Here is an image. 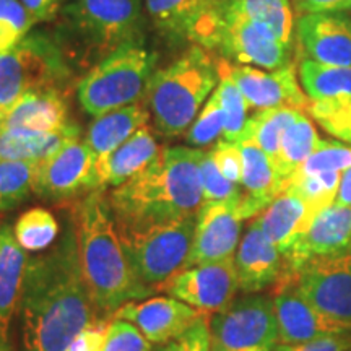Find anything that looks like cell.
Listing matches in <instances>:
<instances>
[{
  "mask_svg": "<svg viewBox=\"0 0 351 351\" xmlns=\"http://www.w3.org/2000/svg\"><path fill=\"white\" fill-rule=\"evenodd\" d=\"M234 267L239 289L245 295L263 291L276 285L283 274V256L267 238L256 219L241 239L234 256Z\"/></svg>",
  "mask_w": 351,
  "mask_h": 351,
  "instance_id": "obj_20",
  "label": "cell"
},
{
  "mask_svg": "<svg viewBox=\"0 0 351 351\" xmlns=\"http://www.w3.org/2000/svg\"><path fill=\"white\" fill-rule=\"evenodd\" d=\"M72 78V69L54 36L28 34L19 46L0 56V121L25 95L59 90Z\"/></svg>",
  "mask_w": 351,
  "mask_h": 351,
  "instance_id": "obj_8",
  "label": "cell"
},
{
  "mask_svg": "<svg viewBox=\"0 0 351 351\" xmlns=\"http://www.w3.org/2000/svg\"><path fill=\"white\" fill-rule=\"evenodd\" d=\"M210 345L212 351H274L278 345L274 298L251 293L210 317Z\"/></svg>",
  "mask_w": 351,
  "mask_h": 351,
  "instance_id": "obj_9",
  "label": "cell"
},
{
  "mask_svg": "<svg viewBox=\"0 0 351 351\" xmlns=\"http://www.w3.org/2000/svg\"><path fill=\"white\" fill-rule=\"evenodd\" d=\"M19 311L23 351H67L101 319L88 295L72 221L49 252L28 258Z\"/></svg>",
  "mask_w": 351,
  "mask_h": 351,
  "instance_id": "obj_1",
  "label": "cell"
},
{
  "mask_svg": "<svg viewBox=\"0 0 351 351\" xmlns=\"http://www.w3.org/2000/svg\"><path fill=\"white\" fill-rule=\"evenodd\" d=\"M28 256L16 243L13 228L0 221V343L10 341L12 320L20 306Z\"/></svg>",
  "mask_w": 351,
  "mask_h": 351,
  "instance_id": "obj_23",
  "label": "cell"
},
{
  "mask_svg": "<svg viewBox=\"0 0 351 351\" xmlns=\"http://www.w3.org/2000/svg\"><path fill=\"white\" fill-rule=\"evenodd\" d=\"M298 38L307 59L351 67V19L345 13H306L298 21Z\"/></svg>",
  "mask_w": 351,
  "mask_h": 351,
  "instance_id": "obj_19",
  "label": "cell"
},
{
  "mask_svg": "<svg viewBox=\"0 0 351 351\" xmlns=\"http://www.w3.org/2000/svg\"><path fill=\"white\" fill-rule=\"evenodd\" d=\"M223 29L217 49L238 64H252L267 70H278L289 64L287 44L275 38L269 28L226 10L221 0Z\"/></svg>",
  "mask_w": 351,
  "mask_h": 351,
  "instance_id": "obj_15",
  "label": "cell"
},
{
  "mask_svg": "<svg viewBox=\"0 0 351 351\" xmlns=\"http://www.w3.org/2000/svg\"><path fill=\"white\" fill-rule=\"evenodd\" d=\"M152 345V341L129 320L112 319L101 351H153Z\"/></svg>",
  "mask_w": 351,
  "mask_h": 351,
  "instance_id": "obj_42",
  "label": "cell"
},
{
  "mask_svg": "<svg viewBox=\"0 0 351 351\" xmlns=\"http://www.w3.org/2000/svg\"><path fill=\"white\" fill-rule=\"evenodd\" d=\"M156 64L155 52L142 44L124 46L101 60L77 85L83 111L98 117L112 109L129 106L147 93Z\"/></svg>",
  "mask_w": 351,
  "mask_h": 351,
  "instance_id": "obj_7",
  "label": "cell"
},
{
  "mask_svg": "<svg viewBox=\"0 0 351 351\" xmlns=\"http://www.w3.org/2000/svg\"><path fill=\"white\" fill-rule=\"evenodd\" d=\"M33 25V16L20 0H0V56L19 46Z\"/></svg>",
  "mask_w": 351,
  "mask_h": 351,
  "instance_id": "obj_37",
  "label": "cell"
},
{
  "mask_svg": "<svg viewBox=\"0 0 351 351\" xmlns=\"http://www.w3.org/2000/svg\"><path fill=\"white\" fill-rule=\"evenodd\" d=\"M335 204L341 205V207H351V168L341 173Z\"/></svg>",
  "mask_w": 351,
  "mask_h": 351,
  "instance_id": "obj_49",
  "label": "cell"
},
{
  "mask_svg": "<svg viewBox=\"0 0 351 351\" xmlns=\"http://www.w3.org/2000/svg\"><path fill=\"white\" fill-rule=\"evenodd\" d=\"M351 348V332L322 337L300 345H276L274 351H346Z\"/></svg>",
  "mask_w": 351,
  "mask_h": 351,
  "instance_id": "obj_45",
  "label": "cell"
},
{
  "mask_svg": "<svg viewBox=\"0 0 351 351\" xmlns=\"http://www.w3.org/2000/svg\"><path fill=\"white\" fill-rule=\"evenodd\" d=\"M13 234L26 252H41L57 239L59 223L49 210L32 208L16 219Z\"/></svg>",
  "mask_w": 351,
  "mask_h": 351,
  "instance_id": "obj_35",
  "label": "cell"
},
{
  "mask_svg": "<svg viewBox=\"0 0 351 351\" xmlns=\"http://www.w3.org/2000/svg\"><path fill=\"white\" fill-rule=\"evenodd\" d=\"M75 137H80L75 122L56 132L0 130V161H44Z\"/></svg>",
  "mask_w": 351,
  "mask_h": 351,
  "instance_id": "obj_27",
  "label": "cell"
},
{
  "mask_svg": "<svg viewBox=\"0 0 351 351\" xmlns=\"http://www.w3.org/2000/svg\"><path fill=\"white\" fill-rule=\"evenodd\" d=\"M41 161H0V212L19 207L34 192Z\"/></svg>",
  "mask_w": 351,
  "mask_h": 351,
  "instance_id": "obj_34",
  "label": "cell"
},
{
  "mask_svg": "<svg viewBox=\"0 0 351 351\" xmlns=\"http://www.w3.org/2000/svg\"><path fill=\"white\" fill-rule=\"evenodd\" d=\"M239 204L241 202H204L197 213L194 243L187 267L234 258L244 221L239 213Z\"/></svg>",
  "mask_w": 351,
  "mask_h": 351,
  "instance_id": "obj_16",
  "label": "cell"
},
{
  "mask_svg": "<svg viewBox=\"0 0 351 351\" xmlns=\"http://www.w3.org/2000/svg\"><path fill=\"white\" fill-rule=\"evenodd\" d=\"M351 249V207L332 204L315 215L304 234L283 256L282 275H295L313 258L335 256Z\"/></svg>",
  "mask_w": 351,
  "mask_h": 351,
  "instance_id": "obj_17",
  "label": "cell"
},
{
  "mask_svg": "<svg viewBox=\"0 0 351 351\" xmlns=\"http://www.w3.org/2000/svg\"><path fill=\"white\" fill-rule=\"evenodd\" d=\"M243 156V200L239 213L243 219L261 215L269 205L285 192V182L276 173L275 163L252 140H239Z\"/></svg>",
  "mask_w": 351,
  "mask_h": 351,
  "instance_id": "obj_21",
  "label": "cell"
},
{
  "mask_svg": "<svg viewBox=\"0 0 351 351\" xmlns=\"http://www.w3.org/2000/svg\"><path fill=\"white\" fill-rule=\"evenodd\" d=\"M150 111L145 104H129L95 117L88 127L85 142L93 152L96 163H101L150 121Z\"/></svg>",
  "mask_w": 351,
  "mask_h": 351,
  "instance_id": "obj_25",
  "label": "cell"
},
{
  "mask_svg": "<svg viewBox=\"0 0 351 351\" xmlns=\"http://www.w3.org/2000/svg\"><path fill=\"white\" fill-rule=\"evenodd\" d=\"M215 165L218 166L219 173H221L228 181L239 186L243 181V156L238 143L221 140L210 150Z\"/></svg>",
  "mask_w": 351,
  "mask_h": 351,
  "instance_id": "obj_43",
  "label": "cell"
},
{
  "mask_svg": "<svg viewBox=\"0 0 351 351\" xmlns=\"http://www.w3.org/2000/svg\"><path fill=\"white\" fill-rule=\"evenodd\" d=\"M199 174L202 192H204L205 202H241L243 200V191L228 181V179L219 173L218 166L215 165L212 153L202 152Z\"/></svg>",
  "mask_w": 351,
  "mask_h": 351,
  "instance_id": "obj_40",
  "label": "cell"
},
{
  "mask_svg": "<svg viewBox=\"0 0 351 351\" xmlns=\"http://www.w3.org/2000/svg\"><path fill=\"white\" fill-rule=\"evenodd\" d=\"M219 0H145L148 16L161 33L173 39H189L191 29Z\"/></svg>",
  "mask_w": 351,
  "mask_h": 351,
  "instance_id": "obj_28",
  "label": "cell"
},
{
  "mask_svg": "<svg viewBox=\"0 0 351 351\" xmlns=\"http://www.w3.org/2000/svg\"><path fill=\"white\" fill-rule=\"evenodd\" d=\"M313 213L300 197L285 191L256 218L267 238L282 256L291 251L298 239L313 223Z\"/></svg>",
  "mask_w": 351,
  "mask_h": 351,
  "instance_id": "obj_26",
  "label": "cell"
},
{
  "mask_svg": "<svg viewBox=\"0 0 351 351\" xmlns=\"http://www.w3.org/2000/svg\"><path fill=\"white\" fill-rule=\"evenodd\" d=\"M307 112L327 134L351 145V99L314 101Z\"/></svg>",
  "mask_w": 351,
  "mask_h": 351,
  "instance_id": "obj_38",
  "label": "cell"
},
{
  "mask_svg": "<svg viewBox=\"0 0 351 351\" xmlns=\"http://www.w3.org/2000/svg\"><path fill=\"white\" fill-rule=\"evenodd\" d=\"M72 223L83 278L98 317L112 319L125 302L153 295L130 269L106 191L83 195L73 207Z\"/></svg>",
  "mask_w": 351,
  "mask_h": 351,
  "instance_id": "obj_3",
  "label": "cell"
},
{
  "mask_svg": "<svg viewBox=\"0 0 351 351\" xmlns=\"http://www.w3.org/2000/svg\"><path fill=\"white\" fill-rule=\"evenodd\" d=\"M20 2L33 16L34 23H44V21L56 20L67 0H20Z\"/></svg>",
  "mask_w": 351,
  "mask_h": 351,
  "instance_id": "obj_47",
  "label": "cell"
},
{
  "mask_svg": "<svg viewBox=\"0 0 351 351\" xmlns=\"http://www.w3.org/2000/svg\"><path fill=\"white\" fill-rule=\"evenodd\" d=\"M202 150L173 147L122 186L112 189L111 204L117 230H132L197 217L204 205L199 163Z\"/></svg>",
  "mask_w": 351,
  "mask_h": 351,
  "instance_id": "obj_2",
  "label": "cell"
},
{
  "mask_svg": "<svg viewBox=\"0 0 351 351\" xmlns=\"http://www.w3.org/2000/svg\"><path fill=\"white\" fill-rule=\"evenodd\" d=\"M161 150L163 147L158 145L147 125L138 129L106 160L96 163L95 191L116 189L130 181L132 178L147 169Z\"/></svg>",
  "mask_w": 351,
  "mask_h": 351,
  "instance_id": "obj_22",
  "label": "cell"
},
{
  "mask_svg": "<svg viewBox=\"0 0 351 351\" xmlns=\"http://www.w3.org/2000/svg\"><path fill=\"white\" fill-rule=\"evenodd\" d=\"M96 158L85 140L70 138L49 158L41 161L34 194L41 199L62 202L95 191Z\"/></svg>",
  "mask_w": 351,
  "mask_h": 351,
  "instance_id": "obj_11",
  "label": "cell"
},
{
  "mask_svg": "<svg viewBox=\"0 0 351 351\" xmlns=\"http://www.w3.org/2000/svg\"><path fill=\"white\" fill-rule=\"evenodd\" d=\"M288 276L315 309L351 326V249L313 258Z\"/></svg>",
  "mask_w": 351,
  "mask_h": 351,
  "instance_id": "obj_10",
  "label": "cell"
},
{
  "mask_svg": "<svg viewBox=\"0 0 351 351\" xmlns=\"http://www.w3.org/2000/svg\"><path fill=\"white\" fill-rule=\"evenodd\" d=\"M69 124L65 91L47 90L25 95L0 121V130L56 132Z\"/></svg>",
  "mask_w": 351,
  "mask_h": 351,
  "instance_id": "obj_24",
  "label": "cell"
},
{
  "mask_svg": "<svg viewBox=\"0 0 351 351\" xmlns=\"http://www.w3.org/2000/svg\"><path fill=\"white\" fill-rule=\"evenodd\" d=\"M274 304L278 345H300L322 337L351 332V326L332 319L311 304L298 289L295 278L282 275L275 285Z\"/></svg>",
  "mask_w": 351,
  "mask_h": 351,
  "instance_id": "obj_12",
  "label": "cell"
},
{
  "mask_svg": "<svg viewBox=\"0 0 351 351\" xmlns=\"http://www.w3.org/2000/svg\"><path fill=\"white\" fill-rule=\"evenodd\" d=\"M226 10L257 21L275 38L289 46L293 34V13L288 0H223Z\"/></svg>",
  "mask_w": 351,
  "mask_h": 351,
  "instance_id": "obj_32",
  "label": "cell"
},
{
  "mask_svg": "<svg viewBox=\"0 0 351 351\" xmlns=\"http://www.w3.org/2000/svg\"><path fill=\"white\" fill-rule=\"evenodd\" d=\"M301 112L304 111L287 106L261 109L245 122L244 132L239 140H252L275 163L280 153L283 134Z\"/></svg>",
  "mask_w": 351,
  "mask_h": 351,
  "instance_id": "obj_29",
  "label": "cell"
},
{
  "mask_svg": "<svg viewBox=\"0 0 351 351\" xmlns=\"http://www.w3.org/2000/svg\"><path fill=\"white\" fill-rule=\"evenodd\" d=\"M112 319H98L83 328L72 340L67 351H101L106 339V332Z\"/></svg>",
  "mask_w": 351,
  "mask_h": 351,
  "instance_id": "obj_44",
  "label": "cell"
},
{
  "mask_svg": "<svg viewBox=\"0 0 351 351\" xmlns=\"http://www.w3.org/2000/svg\"><path fill=\"white\" fill-rule=\"evenodd\" d=\"M298 10L302 13H324L348 10L351 0H295Z\"/></svg>",
  "mask_w": 351,
  "mask_h": 351,
  "instance_id": "obj_48",
  "label": "cell"
},
{
  "mask_svg": "<svg viewBox=\"0 0 351 351\" xmlns=\"http://www.w3.org/2000/svg\"><path fill=\"white\" fill-rule=\"evenodd\" d=\"M350 8H351V5H350Z\"/></svg>",
  "mask_w": 351,
  "mask_h": 351,
  "instance_id": "obj_53",
  "label": "cell"
},
{
  "mask_svg": "<svg viewBox=\"0 0 351 351\" xmlns=\"http://www.w3.org/2000/svg\"><path fill=\"white\" fill-rule=\"evenodd\" d=\"M218 78L217 60L200 46L156 70L143 96L156 130L166 137L186 134Z\"/></svg>",
  "mask_w": 351,
  "mask_h": 351,
  "instance_id": "obj_5",
  "label": "cell"
},
{
  "mask_svg": "<svg viewBox=\"0 0 351 351\" xmlns=\"http://www.w3.org/2000/svg\"><path fill=\"white\" fill-rule=\"evenodd\" d=\"M300 80L313 101L351 99V67H335L302 59Z\"/></svg>",
  "mask_w": 351,
  "mask_h": 351,
  "instance_id": "obj_31",
  "label": "cell"
},
{
  "mask_svg": "<svg viewBox=\"0 0 351 351\" xmlns=\"http://www.w3.org/2000/svg\"><path fill=\"white\" fill-rule=\"evenodd\" d=\"M163 289L200 313L217 314L234 301L239 289L234 258L187 267L176 274Z\"/></svg>",
  "mask_w": 351,
  "mask_h": 351,
  "instance_id": "obj_14",
  "label": "cell"
},
{
  "mask_svg": "<svg viewBox=\"0 0 351 351\" xmlns=\"http://www.w3.org/2000/svg\"><path fill=\"white\" fill-rule=\"evenodd\" d=\"M341 173H295L288 179L285 191L291 192L304 202L309 212L315 217L324 208L335 204Z\"/></svg>",
  "mask_w": 351,
  "mask_h": 351,
  "instance_id": "obj_33",
  "label": "cell"
},
{
  "mask_svg": "<svg viewBox=\"0 0 351 351\" xmlns=\"http://www.w3.org/2000/svg\"><path fill=\"white\" fill-rule=\"evenodd\" d=\"M143 0H72L54 39L69 65H98L124 46L143 43Z\"/></svg>",
  "mask_w": 351,
  "mask_h": 351,
  "instance_id": "obj_4",
  "label": "cell"
},
{
  "mask_svg": "<svg viewBox=\"0 0 351 351\" xmlns=\"http://www.w3.org/2000/svg\"><path fill=\"white\" fill-rule=\"evenodd\" d=\"M346 351H351V348H350V350H346Z\"/></svg>",
  "mask_w": 351,
  "mask_h": 351,
  "instance_id": "obj_52",
  "label": "cell"
},
{
  "mask_svg": "<svg viewBox=\"0 0 351 351\" xmlns=\"http://www.w3.org/2000/svg\"><path fill=\"white\" fill-rule=\"evenodd\" d=\"M0 351H15V348H13L12 341H8V343H0Z\"/></svg>",
  "mask_w": 351,
  "mask_h": 351,
  "instance_id": "obj_51",
  "label": "cell"
},
{
  "mask_svg": "<svg viewBox=\"0 0 351 351\" xmlns=\"http://www.w3.org/2000/svg\"><path fill=\"white\" fill-rule=\"evenodd\" d=\"M218 77L230 78L243 93L249 106L261 109L269 108H295L307 111L311 106L307 96L298 85L295 65L263 72V70L249 67V65H232L230 60H217Z\"/></svg>",
  "mask_w": 351,
  "mask_h": 351,
  "instance_id": "obj_13",
  "label": "cell"
},
{
  "mask_svg": "<svg viewBox=\"0 0 351 351\" xmlns=\"http://www.w3.org/2000/svg\"><path fill=\"white\" fill-rule=\"evenodd\" d=\"M320 143L319 134L304 112L288 127L280 143V153L275 161L276 173L287 186L288 179L301 168Z\"/></svg>",
  "mask_w": 351,
  "mask_h": 351,
  "instance_id": "obj_30",
  "label": "cell"
},
{
  "mask_svg": "<svg viewBox=\"0 0 351 351\" xmlns=\"http://www.w3.org/2000/svg\"><path fill=\"white\" fill-rule=\"evenodd\" d=\"M197 217L158 225L117 230L135 278L152 293L163 289L176 274L187 267Z\"/></svg>",
  "mask_w": 351,
  "mask_h": 351,
  "instance_id": "obj_6",
  "label": "cell"
},
{
  "mask_svg": "<svg viewBox=\"0 0 351 351\" xmlns=\"http://www.w3.org/2000/svg\"><path fill=\"white\" fill-rule=\"evenodd\" d=\"M202 315L205 314L186 302L158 296L125 302L114 313L112 319L129 320L153 345H165L182 337Z\"/></svg>",
  "mask_w": 351,
  "mask_h": 351,
  "instance_id": "obj_18",
  "label": "cell"
},
{
  "mask_svg": "<svg viewBox=\"0 0 351 351\" xmlns=\"http://www.w3.org/2000/svg\"><path fill=\"white\" fill-rule=\"evenodd\" d=\"M348 168H351V145L320 140L313 155L307 158L296 173H343Z\"/></svg>",
  "mask_w": 351,
  "mask_h": 351,
  "instance_id": "obj_41",
  "label": "cell"
},
{
  "mask_svg": "<svg viewBox=\"0 0 351 351\" xmlns=\"http://www.w3.org/2000/svg\"><path fill=\"white\" fill-rule=\"evenodd\" d=\"M153 351H181V348H179L178 341H169V343L160 345V348H156Z\"/></svg>",
  "mask_w": 351,
  "mask_h": 351,
  "instance_id": "obj_50",
  "label": "cell"
},
{
  "mask_svg": "<svg viewBox=\"0 0 351 351\" xmlns=\"http://www.w3.org/2000/svg\"><path fill=\"white\" fill-rule=\"evenodd\" d=\"M225 112V129H223V140L238 142L243 135L245 122H247V109L251 108L245 101L239 88L230 78L219 77V86L215 90Z\"/></svg>",
  "mask_w": 351,
  "mask_h": 351,
  "instance_id": "obj_36",
  "label": "cell"
},
{
  "mask_svg": "<svg viewBox=\"0 0 351 351\" xmlns=\"http://www.w3.org/2000/svg\"><path fill=\"white\" fill-rule=\"evenodd\" d=\"M178 343L181 351H212L208 314L202 315L182 337H179Z\"/></svg>",
  "mask_w": 351,
  "mask_h": 351,
  "instance_id": "obj_46",
  "label": "cell"
},
{
  "mask_svg": "<svg viewBox=\"0 0 351 351\" xmlns=\"http://www.w3.org/2000/svg\"><path fill=\"white\" fill-rule=\"evenodd\" d=\"M223 129H225V112L218 95L213 91L202 112L186 132V142L194 148L208 147L219 138V135H223Z\"/></svg>",
  "mask_w": 351,
  "mask_h": 351,
  "instance_id": "obj_39",
  "label": "cell"
}]
</instances>
